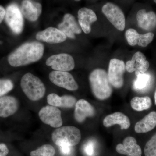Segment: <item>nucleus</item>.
Wrapping results in <instances>:
<instances>
[{"label":"nucleus","mask_w":156,"mask_h":156,"mask_svg":"<svg viewBox=\"0 0 156 156\" xmlns=\"http://www.w3.org/2000/svg\"><path fill=\"white\" fill-rule=\"evenodd\" d=\"M131 105L132 108L136 111H142L150 108L152 105L150 98L135 97L131 99Z\"/></svg>","instance_id":"b1692460"},{"label":"nucleus","mask_w":156,"mask_h":156,"mask_svg":"<svg viewBox=\"0 0 156 156\" xmlns=\"http://www.w3.org/2000/svg\"><path fill=\"white\" fill-rule=\"evenodd\" d=\"M135 75L137 77L133 83V89L136 91H142L145 90L149 86L151 78L150 75L144 73L135 72Z\"/></svg>","instance_id":"5701e85b"},{"label":"nucleus","mask_w":156,"mask_h":156,"mask_svg":"<svg viewBox=\"0 0 156 156\" xmlns=\"http://www.w3.org/2000/svg\"><path fill=\"white\" fill-rule=\"evenodd\" d=\"M37 40L50 44H59L64 42L67 37L60 30L50 27L37 34Z\"/></svg>","instance_id":"9b49d317"},{"label":"nucleus","mask_w":156,"mask_h":156,"mask_svg":"<svg viewBox=\"0 0 156 156\" xmlns=\"http://www.w3.org/2000/svg\"><path fill=\"white\" fill-rule=\"evenodd\" d=\"M125 36L130 46L138 45L140 47L145 48L152 41L154 35L152 32L141 34L134 29L130 28L126 31Z\"/></svg>","instance_id":"f8f14e48"},{"label":"nucleus","mask_w":156,"mask_h":156,"mask_svg":"<svg viewBox=\"0 0 156 156\" xmlns=\"http://www.w3.org/2000/svg\"><path fill=\"white\" fill-rule=\"evenodd\" d=\"M19 102L16 98L7 95L0 97V117L6 118L14 115L18 110Z\"/></svg>","instance_id":"6ab92c4d"},{"label":"nucleus","mask_w":156,"mask_h":156,"mask_svg":"<svg viewBox=\"0 0 156 156\" xmlns=\"http://www.w3.org/2000/svg\"><path fill=\"white\" fill-rule=\"evenodd\" d=\"M6 14V10L3 6L0 5V24L5 19Z\"/></svg>","instance_id":"473e14b6"},{"label":"nucleus","mask_w":156,"mask_h":156,"mask_svg":"<svg viewBox=\"0 0 156 156\" xmlns=\"http://www.w3.org/2000/svg\"><path fill=\"white\" fill-rule=\"evenodd\" d=\"M156 126V112H151L135 125L134 130L137 133H147Z\"/></svg>","instance_id":"4be33fe9"},{"label":"nucleus","mask_w":156,"mask_h":156,"mask_svg":"<svg viewBox=\"0 0 156 156\" xmlns=\"http://www.w3.org/2000/svg\"><path fill=\"white\" fill-rule=\"evenodd\" d=\"M5 20L7 25L15 34L21 33L23 29L24 20L19 7L16 4H11L6 9Z\"/></svg>","instance_id":"39448f33"},{"label":"nucleus","mask_w":156,"mask_h":156,"mask_svg":"<svg viewBox=\"0 0 156 156\" xmlns=\"http://www.w3.org/2000/svg\"><path fill=\"white\" fill-rule=\"evenodd\" d=\"M154 2H155V3H156V0H154Z\"/></svg>","instance_id":"c9c22d12"},{"label":"nucleus","mask_w":156,"mask_h":156,"mask_svg":"<svg viewBox=\"0 0 156 156\" xmlns=\"http://www.w3.org/2000/svg\"><path fill=\"white\" fill-rule=\"evenodd\" d=\"M23 15L29 21L34 22L38 19L42 13V7L40 3L32 0H23L21 4Z\"/></svg>","instance_id":"dca6fc26"},{"label":"nucleus","mask_w":156,"mask_h":156,"mask_svg":"<svg viewBox=\"0 0 156 156\" xmlns=\"http://www.w3.org/2000/svg\"><path fill=\"white\" fill-rule=\"evenodd\" d=\"M46 64L52 69L58 71H69L73 69L75 66L73 58L67 53L52 55L47 59Z\"/></svg>","instance_id":"6e6552de"},{"label":"nucleus","mask_w":156,"mask_h":156,"mask_svg":"<svg viewBox=\"0 0 156 156\" xmlns=\"http://www.w3.org/2000/svg\"><path fill=\"white\" fill-rule=\"evenodd\" d=\"M58 29L65 34L67 37L74 39L75 34L82 32V29L76 21L75 17L70 14H65L63 20L58 25Z\"/></svg>","instance_id":"ddd939ff"},{"label":"nucleus","mask_w":156,"mask_h":156,"mask_svg":"<svg viewBox=\"0 0 156 156\" xmlns=\"http://www.w3.org/2000/svg\"><path fill=\"white\" fill-rule=\"evenodd\" d=\"M76 99L75 97L70 95L60 96V107L71 108L76 105Z\"/></svg>","instance_id":"cd10ccee"},{"label":"nucleus","mask_w":156,"mask_h":156,"mask_svg":"<svg viewBox=\"0 0 156 156\" xmlns=\"http://www.w3.org/2000/svg\"><path fill=\"white\" fill-rule=\"evenodd\" d=\"M55 148L50 144H44L30 153V156H54Z\"/></svg>","instance_id":"393cba45"},{"label":"nucleus","mask_w":156,"mask_h":156,"mask_svg":"<svg viewBox=\"0 0 156 156\" xmlns=\"http://www.w3.org/2000/svg\"><path fill=\"white\" fill-rule=\"evenodd\" d=\"M47 101L51 106L56 107H60V96L55 93H51L48 95L47 96Z\"/></svg>","instance_id":"c756f323"},{"label":"nucleus","mask_w":156,"mask_h":156,"mask_svg":"<svg viewBox=\"0 0 156 156\" xmlns=\"http://www.w3.org/2000/svg\"><path fill=\"white\" fill-rule=\"evenodd\" d=\"M60 152L63 155L69 156L72 153L73 147L67 145V144H62L59 146Z\"/></svg>","instance_id":"7c9ffc66"},{"label":"nucleus","mask_w":156,"mask_h":156,"mask_svg":"<svg viewBox=\"0 0 156 156\" xmlns=\"http://www.w3.org/2000/svg\"><path fill=\"white\" fill-rule=\"evenodd\" d=\"M95 113L94 108L85 99H80L76 104L74 117L78 122H83L87 117L94 116Z\"/></svg>","instance_id":"a211bd4d"},{"label":"nucleus","mask_w":156,"mask_h":156,"mask_svg":"<svg viewBox=\"0 0 156 156\" xmlns=\"http://www.w3.org/2000/svg\"><path fill=\"white\" fill-rule=\"evenodd\" d=\"M79 25L85 34L91 31V24L95 22L98 18L95 12L92 9L87 8L80 9L78 12Z\"/></svg>","instance_id":"f3484780"},{"label":"nucleus","mask_w":156,"mask_h":156,"mask_svg":"<svg viewBox=\"0 0 156 156\" xmlns=\"http://www.w3.org/2000/svg\"><path fill=\"white\" fill-rule=\"evenodd\" d=\"M96 144L93 140L87 141L83 146V150L84 154L87 156H95Z\"/></svg>","instance_id":"c85d7f7f"},{"label":"nucleus","mask_w":156,"mask_h":156,"mask_svg":"<svg viewBox=\"0 0 156 156\" xmlns=\"http://www.w3.org/2000/svg\"><path fill=\"white\" fill-rule=\"evenodd\" d=\"M40 119L46 125L54 128H58L62 125L61 112L56 107L47 105L41 109L39 112Z\"/></svg>","instance_id":"9d476101"},{"label":"nucleus","mask_w":156,"mask_h":156,"mask_svg":"<svg viewBox=\"0 0 156 156\" xmlns=\"http://www.w3.org/2000/svg\"><path fill=\"white\" fill-rule=\"evenodd\" d=\"M49 78L54 85L69 91H76L79 88L74 78L68 72L53 71L49 74Z\"/></svg>","instance_id":"1a4fd4ad"},{"label":"nucleus","mask_w":156,"mask_h":156,"mask_svg":"<svg viewBox=\"0 0 156 156\" xmlns=\"http://www.w3.org/2000/svg\"><path fill=\"white\" fill-rule=\"evenodd\" d=\"M154 100H155V103L156 105V90L154 94Z\"/></svg>","instance_id":"72a5a7b5"},{"label":"nucleus","mask_w":156,"mask_h":156,"mask_svg":"<svg viewBox=\"0 0 156 156\" xmlns=\"http://www.w3.org/2000/svg\"><path fill=\"white\" fill-rule=\"evenodd\" d=\"M89 81L92 93L96 98L103 100L110 97L112 89L105 70L96 69L92 71L89 75Z\"/></svg>","instance_id":"f03ea898"},{"label":"nucleus","mask_w":156,"mask_h":156,"mask_svg":"<svg viewBox=\"0 0 156 156\" xmlns=\"http://www.w3.org/2000/svg\"><path fill=\"white\" fill-rule=\"evenodd\" d=\"M136 20L139 27L144 30H152L156 27V14L154 11L141 9L137 12Z\"/></svg>","instance_id":"aec40b11"},{"label":"nucleus","mask_w":156,"mask_h":156,"mask_svg":"<svg viewBox=\"0 0 156 156\" xmlns=\"http://www.w3.org/2000/svg\"><path fill=\"white\" fill-rule=\"evenodd\" d=\"M74 1H76V2H79V1H81V0H74Z\"/></svg>","instance_id":"f704fd0d"},{"label":"nucleus","mask_w":156,"mask_h":156,"mask_svg":"<svg viewBox=\"0 0 156 156\" xmlns=\"http://www.w3.org/2000/svg\"><path fill=\"white\" fill-rule=\"evenodd\" d=\"M81 138L80 131L74 126H61L56 128L52 134L53 142L58 146L62 144L74 146L80 143Z\"/></svg>","instance_id":"20e7f679"},{"label":"nucleus","mask_w":156,"mask_h":156,"mask_svg":"<svg viewBox=\"0 0 156 156\" xmlns=\"http://www.w3.org/2000/svg\"><path fill=\"white\" fill-rule=\"evenodd\" d=\"M44 47L39 42L26 43L9 55L8 61L13 67H17L34 63L41 58Z\"/></svg>","instance_id":"f257e3e1"},{"label":"nucleus","mask_w":156,"mask_h":156,"mask_svg":"<svg viewBox=\"0 0 156 156\" xmlns=\"http://www.w3.org/2000/svg\"><path fill=\"white\" fill-rule=\"evenodd\" d=\"M116 150L120 154L127 156H141V148L137 144L136 140L131 136L126 137L123 144L116 146Z\"/></svg>","instance_id":"2eb2a0df"},{"label":"nucleus","mask_w":156,"mask_h":156,"mask_svg":"<svg viewBox=\"0 0 156 156\" xmlns=\"http://www.w3.org/2000/svg\"><path fill=\"white\" fill-rule=\"evenodd\" d=\"M102 12L109 22L117 30L123 31L126 27V18L122 9L112 3L104 5Z\"/></svg>","instance_id":"0eeeda50"},{"label":"nucleus","mask_w":156,"mask_h":156,"mask_svg":"<svg viewBox=\"0 0 156 156\" xmlns=\"http://www.w3.org/2000/svg\"><path fill=\"white\" fill-rule=\"evenodd\" d=\"M23 92L29 99L37 101L44 96L46 87L41 79L30 73L23 76L20 81Z\"/></svg>","instance_id":"7ed1b4c3"},{"label":"nucleus","mask_w":156,"mask_h":156,"mask_svg":"<svg viewBox=\"0 0 156 156\" xmlns=\"http://www.w3.org/2000/svg\"><path fill=\"white\" fill-rule=\"evenodd\" d=\"M14 87V83L11 80L0 79V97L11 92Z\"/></svg>","instance_id":"bb28decb"},{"label":"nucleus","mask_w":156,"mask_h":156,"mask_svg":"<svg viewBox=\"0 0 156 156\" xmlns=\"http://www.w3.org/2000/svg\"><path fill=\"white\" fill-rule=\"evenodd\" d=\"M103 124L106 128L117 124L120 126L122 130L128 129L131 126L128 117L120 112H116L107 116L103 120Z\"/></svg>","instance_id":"412c9836"},{"label":"nucleus","mask_w":156,"mask_h":156,"mask_svg":"<svg viewBox=\"0 0 156 156\" xmlns=\"http://www.w3.org/2000/svg\"><path fill=\"white\" fill-rule=\"evenodd\" d=\"M144 152L145 156H156V134L147 142Z\"/></svg>","instance_id":"a878e982"},{"label":"nucleus","mask_w":156,"mask_h":156,"mask_svg":"<svg viewBox=\"0 0 156 156\" xmlns=\"http://www.w3.org/2000/svg\"><path fill=\"white\" fill-rule=\"evenodd\" d=\"M126 67L123 60L114 58L111 59L108 73L111 85L116 89L122 87L124 84V75Z\"/></svg>","instance_id":"423d86ee"},{"label":"nucleus","mask_w":156,"mask_h":156,"mask_svg":"<svg viewBox=\"0 0 156 156\" xmlns=\"http://www.w3.org/2000/svg\"><path fill=\"white\" fill-rule=\"evenodd\" d=\"M9 153L7 145L4 143H0V156H6Z\"/></svg>","instance_id":"2f4dec72"},{"label":"nucleus","mask_w":156,"mask_h":156,"mask_svg":"<svg viewBox=\"0 0 156 156\" xmlns=\"http://www.w3.org/2000/svg\"><path fill=\"white\" fill-rule=\"evenodd\" d=\"M149 66V62L146 60L145 55L139 51L134 53L131 60L127 61L126 65V69L130 73L137 72L144 73Z\"/></svg>","instance_id":"4468645a"}]
</instances>
